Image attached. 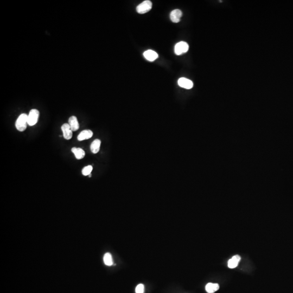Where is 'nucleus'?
Instances as JSON below:
<instances>
[{
    "mask_svg": "<svg viewBox=\"0 0 293 293\" xmlns=\"http://www.w3.org/2000/svg\"><path fill=\"white\" fill-rule=\"evenodd\" d=\"M28 124V115L26 113H22L17 118L15 122V127L17 130L20 132H24L26 129Z\"/></svg>",
    "mask_w": 293,
    "mask_h": 293,
    "instance_id": "obj_1",
    "label": "nucleus"
},
{
    "mask_svg": "<svg viewBox=\"0 0 293 293\" xmlns=\"http://www.w3.org/2000/svg\"><path fill=\"white\" fill-rule=\"evenodd\" d=\"M151 8H152V3L151 1L149 0H146L141 3H140L139 6H137L136 10H137V12L139 13V14H144L148 12L149 10H150Z\"/></svg>",
    "mask_w": 293,
    "mask_h": 293,
    "instance_id": "obj_2",
    "label": "nucleus"
},
{
    "mask_svg": "<svg viewBox=\"0 0 293 293\" xmlns=\"http://www.w3.org/2000/svg\"><path fill=\"white\" fill-rule=\"evenodd\" d=\"M39 111L36 109H32L28 115V124L29 126L35 125L38 121Z\"/></svg>",
    "mask_w": 293,
    "mask_h": 293,
    "instance_id": "obj_3",
    "label": "nucleus"
},
{
    "mask_svg": "<svg viewBox=\"0 0 293 293\" xmlns=\"http://www.w3.org/2000/svg\"><path fill=\"white\" fill-rule=\"evenodd\" d=\"M189 49L188 43L184 41H180L176 43L174 48V52L176 55H181L187 52Z\"/></svg>",
    "mask_w": 293,
    "mask_h": 293,
    "instance_id": "obj_4",
    "label": "nucleus"
},
{
    "mask_svg": "<svg viewBox=\"0 0 293 293\" xmlns=\"http://www.w3.org/2000/svg\"><path fill=\"white\" fill-rule=\"evenodd\" d=\"M63 137L66 139H70L72 137V131L69 124L64 123L61 126Z\"/></svg>",
    "mask_w": 293,
    "mask_h": 293,
    "instance_id": "obj_5",
    "label": "nucleus"
},
{
    "mask_svg": "<svg viewBox=\"0 0 293 293\" xmlns=\"http://www.w3.org/2000/svg\"><path fill=\"white\" fill-rule=\"evenodd\" d=\"M178 85L180 87L186 89H191L193 87V83L191 80L186 78H181L178 81Z\"/></svg>",
    "mask_w": 293,
    "mask_h": 293,
    "instance_id": "obj_6",
    "label": "nucleus"
},
{
    "mask_svg": "<svg viewBox=\"0 0 293 293\" xmlns=\"http://www.w3.org/2000/svg\"><path fill=\"white\" fill-rule=\"evenodd\" d=\"M183 13L179 9L173 10L170 14V19L174 23H178L180 21L181 17H182Z\"/></svg>",
    "mask_w": 293,
    "mask_h": 293,
    "instance_id": "obj_7",
    "label": "nucleus"
},
{
    "mask_svg": "<svg viewBox=\"0 0 293 293\" xmlns=\"http://www.w3.org/2000/svg\"><path fill=\"white\" fill-rule=\"evenodd\" d=\"M143 56L144 58L146 59V60L150 61H153L155 60H156L157 58H158V54L154 50H146L143 53Z\"/></svg>",
    "mask_w": 293,
    "mask_h": 293,
    "instance_id": "obj_8",
    "label": "nucleus"
},
{
    "mask_svg": "<svg viewBox=\"0 0 293 293\" xmlns=\"http://www.w3.org/2000/svg\"><path fill=\"white\" fill-rule=\"evenodd\" d=\"M69 124L73 132L77 131L80 128V124L78 123L77 118L75 116H72L69 118Z\"/></svg>",
    "mask_w": 293,
    "mask_h": 293,
    "instance_id": "obj_9",
    "label": "nucleus"
},
{
    "mask_svg": "<svg viewBox=\"0 0 293 293\" xmlns=\"http://www.w3.org/2000/svg\"><path fill=\"white\" fill-rule=\"evenodd\" d=\"M93 136V132L91 130H84L82 131L78 136V140L82 141L85 139H87L91 138Z\"/></svg>",
    "mask_w": 293,
    "mask_h": 293,
    "instance_id": "obj_10",
    "label": "nucleus"
},
{
    "mask_svg": "<svg viewBox=\"0 0 293 293\" xmlns=\"http://www.w3.org/2000/svg\"><path fill=\"white\" fill-rule=\"evenodd\" d=\"M71 151L73 154H75L76 158L78 160L84 158V156L85 155V153L84 150H83L82 148H80L73 147L71 149Z\"/></svg>",
    "mask_w": 293,
    "mask_h": 293,
    "instance_id": "obj_11",
    "label": "nucleus"
},
{
    "mask_svg": "<svg viewBox=\"0 0 293 293\" xmlns=\"http://www.w3.org/2000/svg\"><path fill=\"white\" fill-rule=\"evenodd\" d=\"M240 257L239 255H235L228 261V267L231 269H233L237 267L240 261Z\"/></svg>",
    "mask_w": 293,
    "mask_h": 293,
    "instance_id": "obj_12",
    "label": "nucleus"
},
{
    "mask_svg": "<svg viewBox=\"0 0 293 293\" xmlns=\"http://www.w3.org/2000/svg\"><path fill=\"white\" fill-rule=\"evenodd\" d=\"M101 143V141L99 139H96L95 140H94L91 144V146H90L91 151H92V153L97 154V153H98V151H99V149H100Z\"/></svg>",
    "mask_w": 293,
    "mask_h": 293,
    "instance_id": "obj_13",
    "label": "nucleus"
},
{
    "mask_svg": "<svg viewBox=\"0 0 293 293\" xmlns=\"http://www.w3.org/2000/svg\"><path fill=\"white\" fill-rule=\"evenodd\" d=\"M219 286L218 284L209 283L206 284L205 289L208 293H214L218 290Z\"/></svg>",
    "mask_w": 293,
    "mask_h": 293,
    "instance_id": "obj_14",
    "label": "nucleus"
},
{
    "mask_svg": "<svg viewBox=\"0 0 293 293\" xmlns=\"http://www.w3.org/2000/svg\"><path fill=\"white\" fill-rule=\"evenodd\" d=\"M104 263L106 265L111 266L113 264V260L112 258V256L110 253L107 252L104 255L103 257Z\"/></svg>",
    "mask_w": 293,
    "mask_h": 293,
    "instance_id": "obj_15",
    "label": "nucleus"
},
{
    "mask_svg": "<svg viewBox=\"0 0 293 293\" xmlns=\"http://www.w3.org/2000/svg\"><path fill=\"white\" fill-rule=\"evenodd\" d=\"M92 166H91V165H89V166H87V167H85L83 168V169H82V174L84 176H89L90 175L92 171Z\"/></svg>",
    "mask_w": 293,
    "mask_h": 293,
    "instance_id": "obj_16",
    "label": "nucleus"
},
{
    "mask_svg": "<svg viewBox=\"0 0 293 293\" xmlns=\"http://www.w3.org/2000/svg\"><path fill=\"white\" fill-rule=\"evenodd\" d=\"M136 293H144V286L142 284H139L137 285L136 289H135Z\"/></svg>",
    "mask_w": 293,
    "mask_h": 293,
    "instance_id": "obj_17",
    "label": "nucleus"
},
{
    "mask_svg": "<svg viewBox=\"0 0 293 293\" xmlns=\"http://www.w3.org/2000/svg\"><path fill=\"white\" fill-rule=\"evenodd\" d=\"M89 176V177H90V178H91V174H90V175H89V176Z\"/></svg>",
    "mask_w": 293,
    "mask_h": 293,
    "instance_id": "obj_18",
    "label": "nucleus"
}]
</instances>
